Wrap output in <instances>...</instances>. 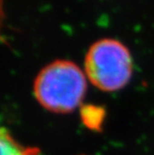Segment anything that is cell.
<instances>
[{"label": "cell", "instance_id": "cell-1", "mask_svg": "<svg viewBox=\"0 0 154 155\" xmlns=\"http://www.w3.org/2000/svg\"><path fill=\"white\" fill-rule=\"evenodd\" d=\"M87 91L86 74L74 62L55 60L39 71L33 83L35 99L44 109L66 114L80 107Z\"/></svg>", "mask_w": 154, "mask_h": 155}, {"label": "cell", "instance_id": "cell-2", "mask_svg": "<svg viewBox=\"0 0 154 155\" xmlns=\"http://www.w3.org/2000/svg\"><path fill=\"white\" fill-rule=\"evenodd\" d=\"M90 83L105 92H114L129 83L133 64L126 46L115 39H100L90 46L84 60Z\"/></svg>", "mask_w": 154, "mask_h": 155}, {"label": "cell", "instance_id": "cell-3", "mask_svg": "<svg viewBox=\"0 0 154 155\" xmlns=\"http://www.w3.org/2000/svg\"><path fill=\"white\" fill-rule=\"evenodd\" d=\"M1 155H40L41 151L36 147L23 146L12 136L7 128L2 127L0 132Z\"/></svg>", "mask_w": 154, "mask_h": 155}, {"label": "cell", "instance_id": "cell-4", "mask_svg": "<svg viewBox=\"0 0 154 155\" xmlns=\"http://www.w3.org/2000/svg\"><path fill=\"white\" fill-rule=\"evenodd\" d=\"M80 117L88 129L100 131L105 120V109L98 105H84L80 108Z\"/></svg>", "mask_w": 154, "mask_h": 155}, {"label": "cell", "instance_id": "cell-5", "mask_svg": "<svg viewBox=\"0 0 154 155\" xmlns=\"http://www.w3.org/2000/svg\"><path fill=\"white\" fill-rule=\"evenodd\" d=\"M78 155H87V154H78Z\"/></svg>", "mask_w": 154, "mask_h": 155}]
</instances>
